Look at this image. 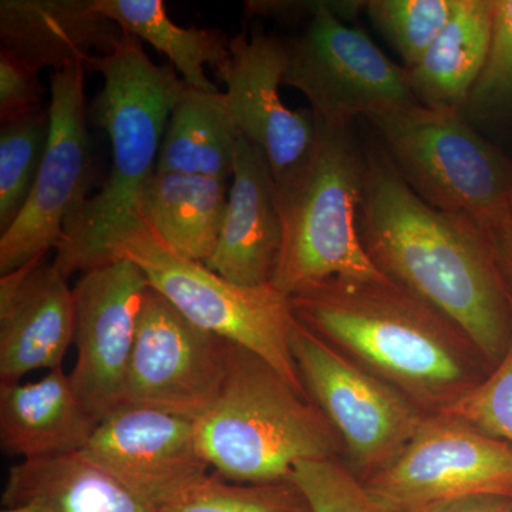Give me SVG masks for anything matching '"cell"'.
Returning a JSON list of instances; mask_svg holds the SVG:
<instances>
[{"label": "cell", "mask_w": 512, "mask_h": 512, "mask_svg": "<svg viewBox=\"0 0 512 512\" xmlns=\"http://www.w3.org/2000/svg\"><path fill=\"white\" fill-rule=\"evenodd\" d=\"M357 232L373 265L457 323L497 366L512 339V295L487 232L431 207L386 154H367Z\"/></svg>", "instance_id": "1"}, {"label": "cell", "mask_w": 512, "mask_h": 512, "mask_svg": "<svg viewBox=\"0 0 512 512\" xmlns=\"http://www.w3.org/2000/svg\"><path fill=\"white\" fill-rule=\"evenodd\" d=\"M289 299L302 325L426 414L446 413L495 367L457 323L389 278L325 279Z\"/></svg>", "instance_id": "2"}, {"label": "cell", "mask_w": 512, "mask_h": 512, "mask_svg": "<svg viewBox=\"0 0 512 512\" xmlns=\"http://www.w3.org/2000/svg\"><path fill=\"white\" fill-rule=\"evenodd\" d=\"M89 70L103 76L90 113L110 138L113 167L103 187L87 198L64 227L53 264L67 279L110 264L113 242L136 225L144 184L156 171L171 111L187 83L171 64H156L141 40L124 33Z\"/></svg>", "instance_id": "3"}, {"label": "cell", "mask_w": 512, "mask_h": 512, "mask_svg": "<svg viewBox=\"0 0 512 512\" xmlns=\"http://www.w3.org/2000/svg\"><path fill=\"white\" fill-rule=\"evenodd\" d=\"M195 430L202 456L232 483L286 480L301 461L345 460L338 431L312 399L232 342L221 392Z\"/></svg>", "instance_id": "4"}, {"label": "cell", "mask_w": 512, "mask_h": 512, "mask_svg": "<svg viewBox=\"0 0 512 512\" xmlns=\"http://www.w3.org/2000/svg\"><path fill=\"white\" fill-rule=\"evenodd\" d=\"M316 120L308 157L275 184L282 245L271 285L288 298L325 279L387 278L370 261L357 232L367 154L349 124Z\"/></svg>", "instance_id": "5"}, {"label": "cell", "mask_w": 512, "mask_h": 512, "mask_svg": "<svg viewBox=\"0 0 512 512\" xmlns=\"http://www.w3.org/2000/svg\"><path fill=\"white\" fill-rule=\"evenodd\" d=\"M367 120L421 200L470 218L487 234L510 221L512 163L474 131L463 111L416 104Z\"/></svg>", "instance_id": "6"}, {"label": "cell", "mask_w": 512, "mask_h": 512, "mask_svg": "<svg viewBox=\"0 0 512 512\" xmlns=\"http://www.w3.org/2000/svg\"><path fill=\"white\" fill-rule=\"evenodd\" d=\"M121 258L134 262L151 288L185 318L262 357L309 397L293 357L296 318L284 293L272 285L232 284L202 262L177 254L141 218L111 245V262Z\"/></svg>", "instance_id": "7"}, {"label": "cell", "mask_w": 512, "mask_h": 512, "mask_svg": "<svg viewBox=\"0 0 512 512\" xmlns=\"http://www.w3.org/2000/svg\"><path fill=\"white\" fill-rule=\"evenodd\" d=\"M366 2L345 0L320 12L301 36L286 42L282 84L305 94L318 119L350 124L416 106L404 66L393 63L365 30L350 28Z\"/></svg>", "instance_id": "8"}, {"label": "cell", "mask_w": 512, "mask_h": 512, "mask_svg": "<svg viewBox=\"0 0 512 512\" xmlns=\"http://www.w3.org/2000/svg\"><path fill=\"white\" fill-rule=\"evenodd\" d=\"M291 345L306 392L343 441V461L366 483L399 457L429 414L298 319Z\"/></svg>", "instance_id": "9"}, {"label": "cell", "mask_w": 512, "mask_h": 512, "mask_svg": "<svg viewBox=\"0 0 512 512\" xmlns=\"http://www.w3.org/2000/svg\"><path fill=\"white\" fill-rule=\"evenodd\" d=\"M363 484L383 512L473 494L512 497V446L451 414H429L399 457Z\"/></svg>", "instance_id": "10"}, {"label": "cell", "mask_w": 512, "mask_h": 512, "mask_svg": "<svg viewBox=\"0 0 512 512\" xmlns=\"http://www.w3.org/2000/svg\"><path fill=\"white\" fill-rule=\"evenodd\" d=\"M87 67L73 64L50 76V131L35 187L18 218L0 237V274L45 258L66 222L87 200L92 140L86 124Z\"/></svg>", "instance_id": "11"}, {"label": "cell", "mask_w": 512, "mask_h": 512, "mask_svg": "<svg viewBox=\"0 0 512 512\" xmlns=\"http://www.w3.org/2000/svg\"><path fill=\"white\" fill-rule=\"evenodd\" d=\"M229 345V340L185 318L150 286L121 406L151 407L185 419H200L221 392Z\"/></svg>", "instance_id": "12"}, {"label": "cell", "mask_w": 512, "mask_h": 512, "mask_svg": "<svg viewBox=\"0 0 512 512\" xmlns=\"http://www.w3.org/2000/svg\"><path fill=\"white\" fill-rule=\"evenodd\" d=\"M148 289L143 271L123 258L84 272L74 285L77 360L69 376L96 423L121 406Z\"/></svg>", "instance_id": "13"}, {"label": "cell", "mask_w": 512, "mask_h": 512, "mask_svg": "<svg viewBox=\"0 0 512 512\" xmlns=\"http://www.w3.org/2000/svg\"><path fill=\"white\" fill-rule=\"evenodd\" d=\"M80 453L157 512L210 476L195 421L151 407L114 410Z\"/></svg>", "instance_id": "14"}, {"label": "cell", "mask_w": 512, "mask_h": 512, "mask_svg": "<svg viewBox=\"0 0 512 512\" xmlns=\"http://www.w3.org/2000/svg\"><path fill=\"white\" fill-rule=\"evenodd\" d=\"M285 42L262 30H242L229 42V59L217 77L239 134L268 158L275 184L308 157L318 120L312 110H292L281 99Z\"/></svg>", "instance_id": "15"}, {"label": "cell", "mask_w": 512, "mask_h": 512, "mask_svg": "<svg viewBox=\"0 0 512 512\" xmlns=\"http://www.w3.org/2000/svg\"><path fill=\"white\" fill-rule=\"evenodd\" d=\"M67 281L46 258L0 278V382H19L37 369H63L74 339Z\"/></svg>", "instance_id": "16"}, {"label": "cell", "mask_w": 512, "mask_h": 512, "mask_svg": "<svg viewBox=\"0 0 512 512\" xmlns=\"http://www.w3.org/2000/svg\"><path fill=\"white\" fill-rule=\"evenodd\" d=\"M281 245L282 220L271 165L261 148L241 137L220 239L205 265L235 285H271Z\"/></svg>", "instance_id": "17"}, {"label": "cell", "mask_w": 512, "mask_h": 512, "mask_svg": "<svg viewBox=\"0 0 512 512\" xmlns=\"http://www.w3.org/2000/svg\"><path fill=\"white\" fill-rule=\"evenodd\" d=\"M124 30L94 8V0H2V50L39 73L89 64L107 55Z\"/></svg>", "instance_id": "18"}, {"label": "cell", "mask_w": 512, "mask_h": 512, "mask_svg": "<svg viewBox=\"0 0 512 512\" xmlns=\"http://www.w3.org/2000/svg\"><path fill=\"white\" fill-rule=\"evenodd\" d=\"M97 423L63 369L35 383L0 384V446L23 460L80 453Z\"/></svg>", "instance_id": "19"}, {"label": "cell", "mask_w": 512, "mask_h": 512, "mask_svg": "<svg viewBox=\"0 0 512 512\" xmlns=\"http://www.w3.org/2000/svg\"><path fill=\"white\" fill-rule=\"evenodd\" d=\"M2 512H157L82 453L10 467Z\"/></svg>", "instance_id": "20"}, {"label": "cell", "mask_w": 512, "mask_h": 512, "mask_svg": "<svg viewBox=\"0 0 512 512\" xmlns=\"http://www.w3.org/2000/svg\"><path fill=\"white\" fill-rule=\"evenodd\" d=\"M228 194L224 180L154 171L138 198V217L177 254L205 264L220 239Z\"/></svg>", "instance_id": "21"}, {"label": "cell", "mask_w": 512, "mask_h": 512, "mask_svg": "<svg viewBox=\"0 0 512 512\" xmlns=\"http://www.w3.org/2000/svg\"><path fill=\"white\" fill-rule=\"evenodd\" d=\"M493 19L494 0H457L446 28L417 66L406 69L421 106L463 111L487 59Z\"/></svg>", "instance_id": "22"}, {"label": "cell", "mask_w": 512, "mask_h": 512, "mask_svg": "<svg viewBox=\"0 0 512 512\" xmlns=\"http://www.w3.org/2000/svg\"><path fill=\"white\" fill-rule=\"evenodd\" d=\"M225 94L187 86L171 111L156 173L201 175L227 181L241 138Z\"/></svg>", "instance_id": "23"}, {"label": "cell", "mask_w": 512, "mask_h": 512, "mask_svg": "<svg viewBox=\"0 0 512 512\" xmlns=\"http://www.w3.org/2000/svg\"><path fill=\"white\" fill-rule=\"evenodd\" d=\"M94 8L128 35L167 56L188 87L220 92L205 74V66L217 73L228 62L231 39L222 30L175 25L161 0H94Z\"/></svg>", "instance_id": "24"}, {"label": "cell", "mask_w": 512, "mask_h": 512, "mask_svg": "<svg viewBox=\"0 0 512 512\" xmlns=\"http://www.w3.org/2000/svg\"><path fill=\"white\" fill-rule=\"evenodd\" d=\"M49 109L2 121L0 128V231L25 207L39 175L49 140Z\"/></svg>", "instance_id": "25"}, {"label": "cell", "mask_w": 512, "mask_h": 512, "mask_svg": "<svg viewBox=\"0 0 512 512\" xmlns=\"http://www.w3.org/2000/svg\"><path fill=\"white\" fill-rule=\"evenodd\" d=\"M160 512H312L291 478L271 483H228L210 474Z\"/></svg>", "instance_id": "26"}, {"label": "cell", "mask_w": 512, "mask_h": 512, "mask_svg": "<svg viewBox=\"0 0 512 512\" xmlns=\"http://www.w3.org/2000/svg\"><path fill=\"white\" fill-rule=\"evenodd\" d=\"M456 6L457 0H372L366 12L410 70L446 28Z\"/></svg>", "instance_id": "27"}, {"label": "cell", "mask_w": 512, "mask_h": 512, "mask_svg": "<svg viewBox=\"0 0 512 512\" xmlns=\"http://www.w3.org/2000/svg\"><path fill=\"white\" fill-rule=\"evenodd\" d=\"M289 478L306 495L312 512H383L340 458L301 461Z\"/></svg>", "instance_id": "28"}, {"label": "cell", "mask_w": 512, "mask_h": 512, "mask_svg": "<svg viewBox=\"0 0 512 512\" xmlns=\"http://www.w3.org/2000/svg\"><path fill=\"white\" fill-rule=\"evenodd\" d=\"M512 109V0H494L490 47L463 107L471 116Z\"/></svg>", "instance_id": "29"}, {"label": "cell", "mask_w": 512, "mask_h": 512, "mask_svg": "<svg viewBox=\"0 0 512 512\" xmlns=\"http://www.w3.org/2000/svg\"><path fill=\"white\" fill-rule=\"evenodd\" d=\"M447 414L512 446V339L497 366Z\"/></svg>", "instance_id": "30"}, {"label": "cell", "mask_w": 512, "mask_h": 512, "mask_svg": "<svg viewBox=\"0 0 512 512\" xmlns=\"http://www.w3.org/2000/svg\"><path fill=\"white\" fill-rule=\"evenodd\" d=\"M39 73L0 52V119H15L42 107Z\"/></svg>", "instance_id": "31"}, {"label": "cell", "mask_w": 512, "mask_h": 512, "mask_svg": "<svg viewBox=\"0 0 512 512\" xmlns=\"http://www.w3.org/2000/svg\"><path fill=\"white\" fill-rule=\"evenodd\" d=\"M345 0H248L245 12L248 16H261L266 19L296 20L309 19L319 15L323 10L342 8Z\"/></svg>", "instance_id": "32"}, {"label": "cell", "mask_w": 512, "mask_h": 512, "mask_svg": "<svg viewBox=\"0 0 512 512\" xmlns=\"http://www.w3.org/2000/svg\"><path fill=\"white\" fill-rule=\"evenodd\" d=\"M410 512H512V497L504 494H473Z\"/></svg>", "instance_id": "33"}, {"label": "cell", "mask_w": 512, "mask_h": 512, "mask_svg": "<svg viewBox=\"0 0 512 512\" xmlns=\"http://www.w3.org/2000/svg\"><path fill=\"white\" fill-rule=\"evenodd\" d=\"M488 237H490L491 245H493L498 268H500L505 284L508 286V291L512 295V215L510 221L504 227L491 232Z\"/></svg>", "instance_id": "34"}]
</instances>
